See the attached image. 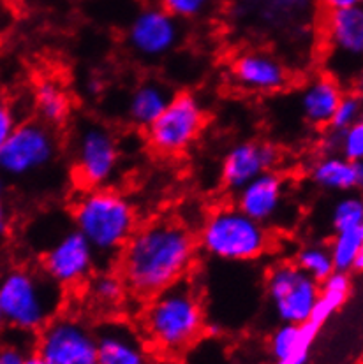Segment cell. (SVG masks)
I'll use <instances>...</instances> for the list:
<instances>
[{
	"instance_id": "cell-1",
	"label": "cell",
	"mask_w": 363,
	"mask_h": 364,
	"mask_svg": "<svg viewBox=\"0 0 363 364\" xmlns=\"http://www.w3.org/2000/svg\"><path fill=\"white\" fill-rule=\"evenodd\" d=\"M194 236L175 220H155L138 228L120 250V277L142 298L179 284L196 261Z\"/></svg>"
},
{
	"instance_id": "cell-2",
	"label": "cell",
	"mask_w": 363,
	"mask_h": 364,
	"mask_svg": "<svg viewBox=\"0 0 363 364\" xmlns=\"http://www.w3.org/2000/svg\"><path fill=\"white\" fill-rule=\"evenodd\" d=\"M74 229L90 243L98 255L120 254L138 229V215L132 203L108 187L85 191L73 208Z\"/></svg>"
},
{
	"instance_id": "cell-3",
	"label": "cell",
	"mask_w": 363,
	"mask_h": 364,
	"mask_svg": "<svg viewBox=\"0 0 363 364\" xmlns=\"http://www.w3.org/2000/svg\"><path fill=\"white\" fill-rule=\"evenodd\" d=\"M143 329L148 340L162 350L187 348L205 329V310L199 292L182 280L152 296L143 311Z\"/></svg>"
},
{
	"instance_id": "cell-4",
	"label": "cell",
	"mask_w": 363,
	"mask_h": 364,
	"mask_svg": "<svg viewBox=\"0 0 363 364\" xmlns=\"http://www.w3.org/2000/svg\"><path fill=\"white\" fill-rule=\"evenodd\" d=\"M60 303V287L43 271L14 267L0 277V311L14 331L37 334L57 317Z\"/></svg>"
},
{
	"instance_id": "cell-5",
	"label": "cell",
	"mask_w": 363,
	"mask_h": 364,
	"mask_svg": "<svg viewBox=\"0 0 363 364\" xmlns=\"http://www.w3.org/2000/svg\"><path fill=\"white\" fill-rule=\"evenodd\" d=\"M199 247L224 262H253L270 247L268 228L247 217L236 206L212 211L199 229Z\"/></svg>"
},
{
	"instance_id": "cell-6",
	"label": "cell",
	"mask_w": 363,
	"mask_h": 364,
	"mask_svg": "<svg viewBox=\"0 0 363 364\" xmlns=\"http://www.w3.org/2000/svg\"><path fill=\"white\" fill-rule=\"evenodd\" d=\"M58 143L50 125L28 120L18 124L0 148V173L25 180L50 169L57 161Z\"/></svg>"
},
{
	"instance_id": "cell-7",
	"label": "cell",
	"mask_w": 363,
	"mask_h": 364,
	"mask_svg": "<svg viewBox=\"0 0 363 364\" xmlns=\"http://www.w3.org/2000/svg\"><path fill=\"white\" fill-rule=\"evenodd\" d=\"M205 127V109L196 95L184 92L169 99L157 120L147 127L148 144L157 154L179 155L192 146Z\"/></svg>"
},
{
	"instance_id": "cell-8",
	"label": "cell",
	"mask_w": 363,
	"mask_h": 364,
	"mask_svg": "<svg viewBox=\"0 0 363 364\" xmlns=\"http://www.w3.org/2000/svg\"><path fill=\"white\" fill-rule=\"evenodd\" d=\"M266 298L280 324H303L312 315L320 296V282L303 273L295 262L273 266L266 274Z\"/></svg>"
},
{
	"instance_id": "cell-9",
	"label": "cell",
	"mask_w": 363,
	"mask_h": 364,
	"mask_svg": "<svg viewBox=\"0 0 363 364\" xmlns=\"http://www.w3.org/2000/svg\"><path fill=\"white\" fill-rule=\"evenodd\" d=\"M48 364H98L95 333L81 318L57 315L36 340V350Z\"/></svg>"
},
{
	"instance_id": "cell-10",
	"label": "cell",
	"mask_w": 363,
	"mask_h": 364,
	"mask_svg": "<svg viewBox=\"0 0 363 364\" xmlns=\"http://www.w3.org/2000/svg\"><path fill=\"white\" fill-rule=\"evenodd\" d=\"M76 174L88 188L106 187L117 176L120 150L115 136L98 124H88L78 132L74 144Z\"/></svg>"
},
{
	"instance_id": "cell-11",
	"label": "cell",
	"mask_w": 363,
	"mask_h": 364,
	"mask_svg": "<svg viewBox=\"0 0 363 364\" xmlns=\"http://www.w3.org/2000/svg\"><path fill=\"white\" fill-rule=\"evenodd\" d=\"M95 264L98 254L76 229L60 234L43 255V273L60 289L85 284Z\"/></svg>"
},
{
	"instance_id": "cell-12",
	"label": "cell",
	"mask_w": 363,
	"mask_h": 364,
	"mask_svg": "<svg viewBox=\"0 0 363 364\" xmlns=\"http://www.w3.org/2000/svg\"><path fill=\"white\" fill-rule=\"evenodd\" d=\"M180 43V25L164 9L150 7L132 18L127 28V44L132 53L145 60H159Z\"/></svg>"
},
{
	"instance_id": "cell-13",
	"label": "cell",
	"mask_w": 363,
	"mask_h": 364,
	"mask_svg": "<svg viewBox=\"0 0 363 364\" xmlns=\"http://www.w3.org/2000/svg\"><path fill=\"white\" fill-rule=\"evenodd\" d=\"M233 81L253 94H277L290 83L286 64L270 51L253 50L240 55L233 64Z\"/></svg>"
},
{
	"instance_id": "cell-14",
	"label": "cell",
	"mask_w": 363,
	"mask_h": 364,
	"mask_svg": "<svg viewBox=\"0 0 363 364\" xmlns=\"http://www.w3.org/2000/svg\"><path fill=\"white\" fill-rule=\"evenodd\" d=\"M286 203V181L275 171H266L236 192V208L263 225L280 217Z\"/></svg>"
},
{
	"instance_id": "cell-15",
	"label": "cell",
	"mask_w": 363,
	"mask_h": 364,
	"mask_svg": "<svg viewBox=\"0 0 363 364\" xmlns=\"http://www.w3.org/2000/svg\"><path fill=\"white\" fill-rule=\"evenodd\" d=\"M277 161H279V154L268 143L243 141V143L235 144L222 161V185L229 191L238 192L256 176L273 169Z\"/></svg>"
},
{
	"instance_id": "cell-16",
	"label": "cell",
	"mask_w": 363,
	"mask_h": 364,
	"mask_svg": "<svg viewBox=\"0 0 363 364\" xmlns=\"http://www.w3.org/2000/svg\"><path fill=\"white\" fill-rule=\"evenodd\" d=\"M95 333L98 364H150L140 334L124 322H108Z\"/></svg>"
},
{
	"instance_id": "cell-17",
	"label": "cell",
	"mask_w": 363,
	"mask_h": 364,
	"mask_svg": "<svg viewBox=\"0 0 363 364\" xmlns=\"http://www.w3.org/2000/svg\"><path fill=\"white\" fill-rule=\"evenodd\" d=\"M327 37L337 58L360 62L363 55V9L362 6L330 11Z\"/></svg>"
},
{
	"instance_id": "cell-18",
	"label": "cell",
	"mask_w": 363,
	"mask_h": 364,
	"mask_svg": "<svg viewBox=\"0 0 363 364\" xmlns=\"http://www.w3.org/2000/svg\"><path fill=\"white\" fill-rule=\"evenodd\" d=\"M321 326L307 321L303 324H280L268 341L275 364H307L309 352Z\"/></svg>"
},
{
	"instance_id": "cell-19",
	"label": "cell",
	"mask_w": 363,
	"mask_h": 364,
	"mask_svg": "<svg viewBox=\"0 0 363 364\" xmlns=\"http://www.w3.org/2000/svg\"><path fill=\"white\" fill-rule=\"evenodd\" d=\"M310 180L323 191L349 194L363 185V162L347 161L339 154H325L310 167Z\"/></svg>"
},
{
	"instance_id": "cell-20",
	"label": "cell",
	"mask_w": 363,
	"mask_h": 364,
	"mask_svg": "<svg viewBox=\"0 0 363 364\" xmlns=\"http://www.w3.org/2000/svg\"><path fill=\"white\" fill-rule=\"evenodd\" d=\"M344 90L332 76H317L303 87L300 94V111L310 125L328 127Z\"/></svg>"
},
{
	"instance_id": "cell-21",
	"label": "cell",
	"mask_w": 363,
	"mask_h": 364,
	"mask_svg": "<svg viewBox=\"0 0 363 364\" xmlns=\"http://www.w3.org/2000/svg\"><path fill=\"white\" fill-rule=\"evenodd\" d=\"M173 95L169 94L164 85L157 81H147L140 87L135 88L131 97L127 100V117L136 127L147 129L148 125L157 120L159 114L168 106L169 99Z\"/></svg>"
},
{
	"instance_id": "cell-22",
	"label": "cell",
	"mask_w": 363,
	"mask_h": 364,
	"mask_svg": "<svg viewBox=\"0 0 363 364\" xmlns=\"http://www.w3.org/2000/svg\"><path fill=\"white\" fill-rule=\"evenodd\" d=\"M240 4L266 28H284L305 16L310 0H240Z\"/></svg>"
},
{
	"instance_id": "cell-23",
	"label": "cell",
	"mask_w": 363,
	"mask_h": 364,
	"mask_svg": "<svg viewBox=\"0 0 363 364\" xmlns=\"http://www.w3.org/2000/svg\"><path fill=\"white\" fill-rule=\"evenodd\" d=\"M349 273L333 271L327 280L320 284V296H317L316 306H314L309 321L316 322L317 326H323L325 322H328L346 304L347 298H349Z\"/></svg>"
},
{
	"instance_id": "cell-24",
	"label": "cell",
	"mask_w": 363,
	"mask_h": 364,
	"mask_svg": "<svg viewBox=\"0 0 363 364\" xmlns=\"http://www.w3.org/2000/svg\"><path fill=\"white\" fill-rule=\"evenodd\" d=\"M34 106L41 122L50 127L62 125L69 117L71 102L62 85L55 80H43L34 90Z\"/></svg>"
},
{
	"instance_id": "cell-25",
	"label": "cell",
	"mask_w": 363,
	"mask_h": 364,
	"mask_svg": "<svg viewBox=\"0 0 363 364\" xmlns=\"http://www.w3.org/2000/svg\"><path fill=\"white\" fill-rule=\"evenodd\" d=\"M328 248L330 254H332L335 271L351 273L357 257L363 254V225L335 231Z\"/></svg>"
},
{
	"instance_id": "cell-26",
	"label": "cell",
	"mask_w": 363,
	"mask_h": 364,
	"mask_svg": "<svg viewBox=\"0 0 363 364\" xmlns=\"http://www.w3.org/2000/svg\"><path fill=\"white\" fill-rule=\"evenodd\" d=\"M295 266L320 284L335 271L330 248L321 243H309L300 248L295 257Z\"/></svg>"
},
{
	"instance_id": "cell-27",
	"label": "cell",
	"mask_w": 363,
	"mask_h": 364,
	"mask_svg": "<svg viewBox=\"0 0 363 364\" xmlns=\"http://www.w3.org/2000/svg\"><path fill=\"white\" fill-rule=\"evenodd\" d=\"M327 154H339L347 161L363 162V124H354L346 131H330L325 137Z\"/></svg>"
},
{
	"instance_id": "cell-28",
	"label": "cell",
	"mask_w": 363,
	"mask_h": 364,
	"mask_svg": "<svg viewBox=\"0 0 363 364\" xmlns=\"http://www.w3.org/2000/svg\"><path fill=\"white\" fill-rule=\"evenodd\" d=\"M88 296L99 303L101 306H115L120 303L125 296V282L122 277L111 273V271H101L88 278Z\"/></svg>"
},
{
	"instance_id": "cell-29",
	"label": "cell",
	"mask_w": 363,
	"mask_h": 364,
	"mask_svg": "<svg viewBox=\"0 0 363 364\" xmlns=\"http://www.w3.org/2000/svg\"><path fill=\"white\" fill-rule=\"evenodd\" d=\"M332 228L333 232L342 231V229L360 228L363 225V200L360 196L344 194L342 198L337 200L332 208Z\"/></svg>"
},
{
	"instance_id": "cell-30",
	"label": "cell",
	"mask_w": 363,
	"mask_h": 364,
	"mask_svg": "<svg viewBox=\"0 0 363 364\" xmlns=\"http://www.w3.org/2000/svg\"><path fill=\"white\" fill-rule=\"evenodd\" d=\"M363 114V102L358 94H344L340 99L339 106H337L335 113H333L332 120H330L328 129L330 131H346V129L353 127L354 124H360Z\"/></svg>"
},
{
	"instance_id": "cell-31",
	"label": "cell",
	"mask_w": 363,
	"mask_h": 364,
	"mask_svg": "<svg viewBox=\"0 0 363 364\" xmlns=\"http://www.w3.org/2000/svg\"><path fill=\"white\" fill-rule=\"evenodd\" d=\"M216 0H161L162 9L177 20H198L212 9Z\"/></svg>"
},
{
	"instance_id": "cell-32",
	"label": "cell",
	"mask_w": 363,
	"mask_h": 364,
	"mask_svg": "<svg viewBox=\"0 0 363 364\" xmlns=\"http://www.w3.org/2000/svg\"><path fill=\"white\" fill-rule=\"evenodd\" d=\"M16 125L18 122L16 117H14V111L11 109L9 104L0 100V148H2V144L6 143L7 137L11 136Z\"/></svg>"
},
{
	"instance_id": "cell-33",
	"label": "cell",
	"mask_w": 363,
	"mask_h": 364,
	"mask_svg": "<svg viewBox=\"0 0 363 364\" xmlns=\"http://www.w3.org/2000/svg\"><path fill=\"white\" fill-rule=\"evenodd\" d=\"M27 347L18 343H6L0 347V364H23L28 354Z\"/></svg>"
},
{
	"instance_id": "cell-34",
	"label": "cell",
	"mask_w": 363,
	"mask_h": 364,
	"mask_svg": "<svg viewBox=\"0 0 363 364\" xmlns=\"http://www.w3.org/2000/svg\"><path fill=\"white\" fill-rule=\"evenodd\" d=\"M325 7L330 11L337 9H347V7H357L362 6V0H321Z\"/></svg>"
},
{
	"instance_id": "cell-35",
	"label": "cell",
	"mask_w": 363,
	"mask_h": 364,
	"mask_svg": "<svg viewBox=\"0 0 363 364\" xmlns=\"http://www.w3.org/2000/svg\"><path fill=\"white\" fill-rule=\"evenodd\" d=\"M9 229V215H7V210L4 208V204L0 203V237L7 232Z\"/></svg>"
},
{
	"instance_id": "cell-36",
	"label": "cell",
	"mask_w": 363,
	"mask_h": 364,
	"mask_svg": "<svg viewBox=\"0 0 363 364\" xmlns=\"http://www.w3.org/2000/svg\"><path fill=\"white\" fill-rule=\"evenodd\" d=\"M23 364H48V363L44 361V359L41 358V355L37 354V352H28L27 358H25Z\"/></svg>"
},
{
	"instance_id": "cell-37",
	"label": "cell",
	"mask_w": 363,
	"mask_h": 364,
	"mask_svg": "<svg viewBox=\"0 0 363 364\" xmlns=\"http://www.w3.org/2000/svg\"><path fill=\"white\" fill-rule=\"evenodd\" d=\"M87 88L92 92V94H99V92H101V81H98V80L88 81Z\"/></svg>"
},
{
	"instance_id": "cell-38",
	"label": "cell",
	"mask_w": 363,
	"mask_h": 364,
	"mask_svg": "<svg viewBox=\"0 0 363 364\" xmlns=\"http://www.w3.org/2000/svg\"><path fill=\"white\" fill-rule=\"evenodd\" d=\"M4 194H6V176L0 173V200H2Z\"/></svg>"
},
{
	"instance_id": "cell-39",
	"label": "cell",
	"mask_w": 363,
	"mask_h": 364,
	"mask_svg": "<svg viewBox=\"0 0 363 364\" xmlns=\"http://www.w3.org/2000/svg\"><path fill=\"white\" fill-rule=\"evenodd\" d=\"M4 326H6V322H4V317H2V311H0V331L4 329Z\"/></svg>"
}]
</instances>
